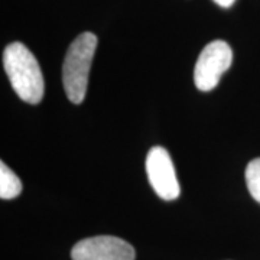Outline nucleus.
<instances>
[{
    "mask_svg": "<svg viewBox=\"0 0 260 260\" xmlns=\"http://www.w3.org/2000/svg\"><path fill=\"white\" fill-rule=\"evenodd\" d=\"M73 260H135L129 243L114 236H97L78 242L71 250Z\"/></svg>",
    "mask_w": 260,
    "mask_h": 260,
    "instance_id": "39448f33",
    "label": "nucleus"
},
{
    "mask_svg": "<svg viewBox=\"0 0 260 260\" xmlns=\"http://www.w3.org/2000/svg\"><path fill=\"white\" fill-rule=\"evenodd\" d=\"M233 51L224 41H213L201 51L194 70L195 87L200 91H210L217 87L221 75L230 68Z\"/></svg>",
    "mask_w": 260,
    "mask_h": 260,
    "instance_id": "7ed1b4c3",
    "label": "nucleus"
},
{
    "mask_svg": "<svg viewBox=\"0 0 260 260\" xmlns=\"http://www.w3.org/2000/svg\"><path fill=\"white\" fill-rule=\"evenodd\" d=\"M246 184L251 197L260 204V158L249 162L246 168Z\"/></svg>",
    "mask_w": 260,
    "mask_h": 260,
    "instance_id": "0eeeda50",
    "label": "nucleus"
},
{
    "mask_svg": "<svg viewBox=\"0 0 260 260\" xmlns=\"http://www.w3.org/2000/svg\"><path fill=\"white\" fill-rule=\"evenodd\" d=\"M146 174L153 191L165 201L177 200L181 194L171 155L162 146H155L146 156Z\"/></svg>",
    "mask_w": 260,
    "mask_h": 260,
    "instance_id": "20e7f679",
    "label": "nucleus"
},
{
    "mask_svg": "<svg viewBox=\"0 0 260 260\" xmlns=\"http://www.w3.org/2000/svg\"><path fill=\"white\" fill-rule=\"evenodd\" d=\"M22 192V182L18 175L5 162L0 164V197L2 200H13Z\"/></svg>",
    "mask_w": 260,
    "mask_h": 260,
    "instance_id": "423d86ee",
    "label": "nucleus"
},
{
    "mask_svg": "<svg viewBox=\"0 0 260 260\" xmlns=\"http://www.w3.org/2000/svg\"><path fill=\"white\" fill-rule=\"evenodd\" d=\"M5 71L15 93L25 103L38 104L44 99V75L37 58L22 42H12L3 52Z\"/></svg>",
    "mask_w": 260,
    "mask_h": 260,
    "instance_id": "f257e3e1",
    "label": "nucleus"
},
{
    "mask_svg": "<svg viewBox=\"0 0 260 260\" xmlns=\"http://www.w3.org/2000/svg\"><path fill=\"white\" fill-rule=\"evenodd\" d=\"M213 2L217 3L218 6H221V8H230V6H233V3L236 0H213Z\"/></svg>",
    "mask_w": 260,
    "mask_h": 260,
    "instance_id": "6e6552de",
    "label": "nucleus"
},
{
    "mask_svg": "<svg viewBox=\"0 0 260 260\" xmlns=\"http://www.w3.org/2000/svg\"><path fill=\"white\" fill-rule=\"evenodd\" d=\"M95 48L97 37L91 32H84L75 38L67 51L62 65V84L68 100L74 104H81L87 94Z\"/></svg>",
    "mask_w": 260,
    "mask_h": 260,
    "instance_id": "f03ea898",
    "label": "nucleus"
}]
</instances>
